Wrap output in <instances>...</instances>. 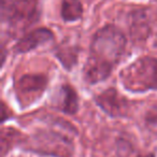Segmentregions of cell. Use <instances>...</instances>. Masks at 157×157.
<instances>
[{"instance_id": "cell-1", "label": "cell", "mask_w": 157, "mask_h": 157, "mask_svg": "<svg viewBox=\"0 0 157 157\" xmlns=\"http://www.w3.org/2000/svg\"><path fill=\"white\" fill-rule=\"evenodd\" d=\"M127 45L126 36L114 25L96 31L90 42V56L84 66V78L90 84L107 80L120 63Z\"/></svg>"}, {"instance_id": "cell-2", "label": "cell", "mask_w": 157, "mask_h": 157, "mask_svg": "<svg viewBox=\"0 0 157 157\" xmlns=\"http://www.w3.org/2000/svg\"><path fill=\"white\" fill-rule=\"evenodd\" d=\"M120 81L125 90L132 93L157 90V58L141 57L135 60L122 70Z\"/></svg>"}, {"instance_id": "cell-3", "label": "cell", "mask_w": 157, "mask_h": 157, "mask_svg": "<svg viewBox=\"0 0 157 157\" xmlns=\"http://www.w3.org/2000/svg\"><path fill=\"white\" fill-rule=\"evenodd\" d=\"M1 20L15 30H23L38 21L40 0H1Z\"/></svg>"}, {"instance_id": "cell-4", "label": "cell", "mask_w": 157, "mask_h": 157, "mask_svg": "<svg viewBox=\"0 0 157 157\" xmlns=\"http://www.w3.org/2000/svg\"><path fill=\"white\" fill-rule=\"evenodd\" d=\"M28 150L53 157H71L74 151L70 138L56 130H40L26 139Z\"/></svg>"}, {"instance_id": "cell-5", "label": "cell", "mask_w": 157, "mask_h": 157, "mask_svg": "<svg viewBox=\"0 0 157 157\" xmlns=\"http://www.w3.org/2000/svg\"><path fill=\"white\" fill-rule=\"evenodd\" d=\"M48 85V78L43 74H25L15 83L16 95L23 105H30L40 98Z\"/></svg>"}, {"instance_id": "cell-6", "label": "cell", "mask_w": 157, "mask_h": 157, "mask_svg": "<svg viewBox=\"0 0 157 157\" xmlns=\"http://www.w3.org/2000/svg\"><path fill=\"white\" fill-rule=\"evenodd\" d=\"M96 105L105 113L112 117H124L129 112V101L118 94L115 88L111 87L96 95L94 98Z\"/></svg>"}, {"instance_id": "cell-7", "label": "cell", "mask_w": 157, "mask_h": 157, "mask_svg": "<svg viewBox=\"0 0 157 157\" xmlns=\"http://www.w3.org/2000/svg\"><path fill=\"white\" fill-rule=\"evenodd\" d=\"M53 38H54V33L51 29L45 28V27L37 28L23 36L15 44L14 51L20 54L28 53L37 48L38 46L42 45L46 42H50L51 40H53Z\"/></svg>"}, {"instance_id": "cell-8", "label": "cell", "mask_w": 157, "mask_h": 157, "mask_svg": "<svg viewBox=\"0 0 157 157\" xmlns=\"http://www.w3.org/2000/svg\"><path fill=\"white\" fill-rule=\"evenodd\" d=\"M151 33L147 15L144 11H137L132 14L130 24V36L135 41H144Z\"/></svg>"}, {"instance_id": "cell-9", "label": "cell", "mask_w": 157, "mask_h": 157, "mask_svg": "<svg viewBox=\"0 0 157 157\" xmlns=\"http://www.w3.org/2000/svg\"><path fill=\"white\" fill-rule=\"evenodd\" d=\"M60 15L65 22H75L83 15V6L81 0H63Z\"/></svg>"}, {"instance_id": "cell-10", "label": "cell", "mask_w": 157, "mask_h": 157, "mask_svg": "<svg viewBox=\"0 0 157 157\" xmlns=\"http://www.w3.org/2000/svg\"><path fill=\"white\" fill-rule=\"evenodd\" d=\"M59 108L66 114H75L78 110V94L70 85L61 87V103Z\"/></svg>"}, {"instance_id": "cell-11", "label": "cell", "mask_w": 157, "mask_h": 157, "mask_svg": "<svg viewBox=\"0 0 157 157\" xmlns=\"http://www.w3.org/2000/svg\"><path fill=\"white\" fill-rule=\"evenodd\" d=\"M56 55L59 60L61 61V63H63L67 69H70V68L76 63L78 53H76L75 48H59L58 50H57Z\"/></svg>"}, {"instance_id": "cell-12", "label": "cell", "mask_w": 157, "mask_h": 157, "mask_svg": "<svg viewBox=\"0 0 157 157\" xmlns=\"http://www.w3.org/2000/svg\"><path fill=\"white\" fill-rule=\"evenodd\" d=\"M146 121L148 123H157V107H154L151 111L147 112V115H146Z\"/></svg>"}, {"instance_id": "cell-13", "label": "cell", "mask_w": 157, "mask_h": 157, "mask_svg": "<svg viewBox=\"0 0 157 157\" xmlns=\"http://www.w3.org/2000/svg\"><path fill=\"white\" fill-rule=\"evenodd\" d=\"M138 157H155L153 154H145V155H140V156H138Z\"/></svg>"}]
</instances>
